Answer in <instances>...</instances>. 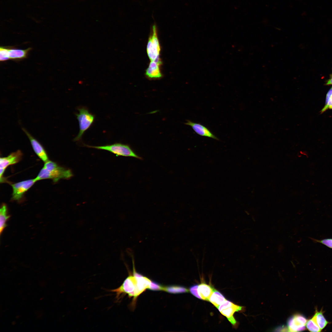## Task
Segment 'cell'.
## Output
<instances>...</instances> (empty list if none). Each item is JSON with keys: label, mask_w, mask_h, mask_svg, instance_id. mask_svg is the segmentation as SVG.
<instances>
[{"label": "cell", "mask_w": 332, "mask_h": 332, "mask_svg": "<svg viewBox=\"0 0 332 332\" xmlns=\"http://www.w3.org/2000/svg\"><path fill=\"white\" fill-rule=\"evenodd\" d=\"M22 129L29 139L34 152L38 157L45 163L49 160L45 150L40 143L25 128H22Z\"/></svg>", "instance_id": "cell-10"}, {"label": "cell", "mask_w": 332, "mask_h": 332, "mask_svg": "<svg viewBox=\"0 0 332 332\" xmlns=\"http://www.w3.org/2000/svg\"><path fill=\"white\" fill-rule=\"evenodd\" d=\"M37 181L35 178L29 179L11 185L13 189L12 199L19 200L21 199L24 193L27 191Z\"/></svg>", "instance_id": "cell-7"}, {"label": "cell", "mask_w": 332, "mask_h": 332, "mask_svg": "<svg viewBox=\"0 0 332 332\" xmlns=\"http://www.w3.org/2000/svg\"><path fill=\"white\" fill-rule=\"evenodd\" d=\"M185 124L190 126L196 133L200 136L219 140L207 127L200 123L187 120Z\"/></svg>", "instance_id": "cell-12"}, {"label": "cell", "mask_w": 332, "mask_h": 332, "mask_svg": "<svg viewBox=\"0 0 332 332\" xmlns=\"http://www.w3.org/2000/svg\"><path fill=\"white\" fill-rule=\"evenodd\" d=\"M8 49L5 47H1L0 49V60L4 61L9 59L8 55Z\"/></svg>", "instance_id": "cell-23"}, {"label": "cell", "mask_w": 332, "mask_h": 332, "mask_svg": "<svg viewBox=\"0 0 332 332\" xmlns=\"http://www.w3.org/2000/svg\"><path fill=\"white\" fill-rule=\"evenodd\" d=\"M312 318L321 330L323 329L329 323L324 317L322 310L318 311L316 310Z\"/></svg>", "instance_id": "cell-17"}, {"label": "cell", "mask_w": 332, "mask_h": 332, "mask_svg": "<svg viewBox=\"0 0 332 332\" xmlns=\"http://www.w3.org/2000/svg\"><path fill=\"white\" fill-rule=\"evenodd\" d=\"M78 113L75 114L78 121L79 130L77 136L74 139L75 141L81 140L85 132L92 125L95 119L94 115L90 113L85 107L78 108Z\"/></svg>", "instance_id": "cell-4"}, {"label": "cell", "mask_w": 332, "mask_h": 332, "mask_svg": "<svg viewBox=\"0 0 332 332\" xmlns=\"http://www.w3.org/2000/svg\"><path fill=\"white\" fill-rule=\"evenodd\" d=\"M146 50L148 56L151 61H155L160 58L161 48L158 36L157 28L155 24L153 25L152 27Z\"/></svg>", "instance_id": "cell-5"}, {"label": "cell", "mask_w": 332, "mask_h": 332, "mask_svg": "<svg viewBox=\"0 0 332 332\" xmlns=\"http://www.w3.org/2000/svg\"><path fill=\"white\" fill-rule=\"evenodd\" d=\"M165 287L154 281H151L148 289L153 291H164Z\"/></svg>", "instance_id": "cell-21"}, {"label": "cell", "mask_w": 332, "mask_h": 332, "mask_svg": "<svg viewBox=\"0 0 332 332\" xmlns=\"http://www.w3.org/2000/svg\"><path fill=\"white\" fill-rule=\"evenodd\" d=\"M110 291L116 293L118 299L121 295L127 294L129 298H133L134 301L143 292L139 286L137 277L131 273L120 287Z\"/></svg>", "instance_id": "cell-2"}, {"label": "cell", "mask_w": 332, "mask_h": 332, "mask_svg": "<svg viewBox=\"0 0 332 332\" xmlns=\"http://www.w3.org/2000/svg\"><path fill=\"white\" fill-rule=\"evenodd\" d=\"M310 238L314 242L322 243L329 248L332 249V238H326L318 240L313 238Z\"/></svg>", "instance_id": "cell-22"}, {"label": "cell", "mask_w": 332, "mask_h": 332, "mask_svg": "<svg viewBox=\"0 0 332 332\" xmlns=\"http://www.w3.org/2000/svg\"><path fill=\"white\" fill-rule=\"evenodd\" d=\"M243 307L226 300L218 307L219 311L225 316L229 322L233 326L236 324L237 322L234 317L235 312L241 310Z\"/></svg>", "instance_id": "cell-6"}, {"label": "cell", "mask_w": 332, "mask_h": 332, "mask_svg": "<svg viewBox=\"0 0 332 332\" xmlns=\"http://www.w3.org/2000/svg\"><path fill=\"white\" fill-rule=\"evenodd\" d=\"M164 291L173 294L188 293L189 292L188 290L185 287L177 285H170L165 287Z\"/></svg>", "instance_id": "cell-18"}, {"label": "cell", "mask_w": 332, "mask_h": 332, "mask_svg": "<svg viewBox=\"0 0 332 332\" xmlns=\"http://www.w3.org/2000/svg\"><path fill=\"white\" fill-rule=\"evenodd\" d=\"M326 84L327 85H332V75L330 78L328 80Z\"/></svg>", "instance_id": "cell-25"}, {"label": "cell", "mask_w": 332, "mask_h": 332, "mask_svg": "<svg viewBox=\"0 0 332 332\" xmlns=\"http://www.w3.org/2000/svg\"><path fill=\"white\" fill-rule=\"evenodd\" d=\"M307 321L306 318L302 315L297 314L292 316L287 321L289 331L298 332L304 330Z\"/></svg>", "instance_id": "cell-9"}, {"label": "cell", "mask_w": 332, "mask_h": 332, "mask_svg": "<svg viewBox=\"0 0 332 332\" xmlns=\"http://www.w3.org/2000/svg\"><path fill=\"white\" fill-rule=\"evenodd\" d=\"M306 327L310 332H320L322 330L312 317L307 321L306 324Z\"/></svg>", "instance_id": "cell-19"}, {"label": "cell", "mask_w": 332, "mask_h": 332, "mask_svg": "<svg viewBox=\"0 0 332 332\" xmlns=\"http://www.w3.org/2000/svg\"><path fill=\"white\" fill-rule=\"evenodd\" d=\"M162 64V62L160 58L155 61H151L146 70V76L150 79H159L161 77L162 75L160 67Z\"/></svg>", "instance_id": "cell-11"}, {"label": "cell", "mask_w": 332, "mask_h": 332, "mask_svg": "<svg viewBox=\"0 0 332 332\" xmlns=\"http://www.w3.org/2000/svg\"><path fill=\"white\" fill-rule=\"evenodd\" d=\"M328 109H332V87L327 93L325 105L321 110V113H323Z\"/></svg>", "instance_id": "cell-20"}, {"label": "cell", "mask_w": 332, "mask_h": 332, "mask_svg": "<svg viewBox=\"0 0 332 332\" xmlns=\"http://www.w3.org/2000/svg\"><path fill=\"white\" fill-rule=\"evenodd\" d=\"M22 154L21 151L18 150L12 152L8 156L0 157V180L4 179L3 175L6 169L9 166L15 164L19 162L22 159Z\"/></svg>", "instance_id": "cell-8"}, {"label": "cell", "mask_w": 332, "mask_h": 332, "mask_svg": "<svg viewBox=\"0 0 332 332\" xmlns=\"http://www.w3.org/2000/svg\"><path fill=\"white\" fill-rule=\"evenodd\" d=\"M7 208L5 204H3L0 209V233L1 234L4 228L6 227V222L10 216L7 214Z\"/></svg>", "instance_id": "cell-16"}, {"label": "cell", "mask_w": 332, "mask_h": 332, "mask_svg": "<svg viewBox=\"0 0 332 332\" xmlns=\"http://www.w3.org/2000/svg\"><path fill=\"white\" fill-rule=\"evenodd\" d=\"M30 49L29 48L26 49H9L8 55L9 59H22L26 57L28 52Z\"/></svg>", "instance_id": "cell-15"}, {"label": "cell", "mask_w": 332, "mask_h": 332, "mask_svg": "<svg viewBox=\"0 0 332 332\" xmlns=\"http://www.w3.org/2000/svg\"><path fill=\"white\" fill-rule=\"evenodd\" d=\"M73 176L71 171L58 165L56 163L49 160L45 163L37 177V181L45 179H52L54 182L61 179H69Z\"/></svg>", "instance_id": "cell-1"}, {"label": "cell", "mask_w": 332, "mask_h": 332, "mask_svg": "<svg viewBox=\"0 0 332 332\" xmlns=\"http://www.w3.org/2000/svg\"><path fill=\"white\" fill-rule=\"evenodd\" d=\"M214 289L211 285L202 282L198 285V291L201 299L208 301Z\"/></svg>", "instance_id": "cell-13"}, {"label": "cell", "mask_w": 332, "mask_h": 332, "mask_svg": "<svg viewBox=\"0 0 332 332\" xmlns=\"http://www.w3.org/2000/svg\"><path fill=\"white\" fill-rule=\"evenodd\" d=\"M198 285H195L192 286L189 288V291L191 293L196 297L200 299H201V297L199 294L198 288Z\"/></svg>", "instance_id": "cell-24"}, {"label": "cell", "mask_w": 332, "mask_h": 332, "mask_svg": "<svg viewBox=\"0 0 332 332\" xmlns=\"http://www.w3.org/2000/svg\"><path fill=\"white\" fill-rule=\"evenodd\" d=\"M87 147L108 151L117 156L133 157L140 160L142 158L136 154L128 145L121 143H115L103 146H93L84 144Z\"/></svg>", "instance_id": "cell-3"}, {"label": "cell", "mask_w": 332, "mask_h": 332, "mask_svg": "<svg viewBox=\"0 0 332 332\" xmlns=\"http://www.w3.org/2000/svg\"><path fill=\"white\" fill-rule=\"evenodd\" d=\"M226 300L224 296L220 292L214 289L208 301L218 308L219 305Z\"/></svg>", "instance_id": "cell-14"}]
</instances>
